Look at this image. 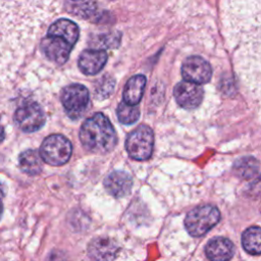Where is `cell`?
<instances>
[{
	"instance_id": "obj_1",
	"label": "cell",
	"mask_w": 261,
	"mask_h": 261,
	"mask_svg": "<svg viewBox=\"0 0 261 261\" xmlns=\"http://www.w3.org/2000/svg\"><path fill=\"white\" fill-rule=\"evenodd\" d=\"M80 140L88 151L96 154L110 152L117 142L115 129L103 113L86 119L80 129Z\"/></svg>"
},
{
	"instance_id": "obj_2",
	"label": "cell",
	"mask_w": 261,
	"mask_h": 261,
	"mask_svg": "<svg viewBox=\"0 0 261 261\" xmlns=\"http://www.w3.org/2000/svg\"><path fill=\"white\" fill-rule=\"evenodd\" d=\"M220 219L219 210L212 205L198 206L191 210L185 219V226L193 237H202Z\"/></svg>"
},
{
	"instance_id": "obj_3",
	"label": "cell",
	"mask_w": 261,
	"mask_h": 261,
	"mask_svg": "<svg viewBox=\"0 0 261 261\" xmlns=\"http://www.w3.org/2000/svg\"><path fill=\"white\" fill-rule=\"evenodd\" d=\"M154 147V134L151 127L141 124L129 133L125 140V150L130 158L144 161L151 157Z\"/></svg>"
},
{
	"instance_id": "obj_4",
	"label": "cell",
	"mask_w": 261,
	"mask_h": 261,
	"mask_svg": "<svg viewBox=\"0 0 261 261\" xmlns=\"http://www.w3.org/2000/svg\"><path fill=\"white\" fill-rule=\"evenodd\" d=\"M71 152V143L62 135L47 137L40 147V155L43 161L53 166L66 163L70 158Z\"/></svg>"
},
{
	"instance_id": "obj_5",
	"label": "cell",
	"mask_w": 261,
	"mask_h": 261,
	"mask_svg": "<svg viewBox=\"0 0 261 261\" xmlns=\"http://www.w3.org/2000/svg\"><path fill=\"white\" fill-rule=\"evenodd\" d=\"M89 91L81 84H71L65 87L61 93V102L67 114L73 118H80L89 104Z\"/></svg>"
},
{
	"instance_id": "obj_6",
	"label": "cell",
	"mask_w": 261,
	"mask_h": 261,
	"mask_svg": "<svg viewBox=\"0 0 261 261\" xmlns=\"http://www.w3.org/2000/svg\"><path fill=\"white\" fill-rule=\"evenodd\" d=\"M16 125L25 133H33L40 129L45 123V113L40 105L30 102L19 106L14 113Z\"/></svg>"
},
{
	"instance_id": "obj_7",
	"label": "cell",
	"mask_w": 261,
	"mask_h": 261,
	"mask_svg": "<svg viewBox=\"0 0 261 261\" xmlns=\"http://www.w3.org/2000/svg\"><path fill=\"white\" fill-rule=\"evenodd\" d=\"M181 75L186 82L197 85L206 84L211 80L212 68L210 63L204 58L190 56L182 62Z\"/></svg>"
},
{
	"instance_id": "obj_8",
	"label": "cell",
	"mask_w": 261,
	"mask_h": 261,
	"mask_svg": "<svg viewBox=\"0 0 261 261\" xmlns=\"http://www.w3.org/2000/svg\"><path fill=\"white\" fill-rule=\"evenodd\" d=\"M173 96L176 103L180 107L186 109H194L202 103L204 91L199 85L184 81L175 85Z\"/></svg>"
},
{
	"instance_id": "obj_9",
	"label": "cell",
	"mask_w": 261,
	"mask_h": 261,
	"mask_svg": "<svg viewBox=\"0 0 261 261\" xmlns=\"http://www.w3.org/2000/svg\"><path fill=\"white\" fill-rule=\"evenodd\" d=\"M72 47L66 40L57 36L47 35L41 42V48L45 55L57 64H63L67 61Z\"/></svg>"
},
{
	"instance_id": "obj_10",
	"label": "cell",
	"mask_w": 261,
	"mask_h": 261,
	"mask_svg": "<svg viewBox=\"0 0 261 261\" xmlns=\"http://www.w3.org/2000/svg\"><path fill=\"white\" fill-rule=\"evenodd\" d=\"M118 250L115 241L104 237L93 239L88 246V254L93 261H113Z\"/></svg>"
},
{
	"instance_id": "obj_11",
	"label": "cell",
	"mask_w": 261,
	"mask_h": 261,
	"mask_svg": "<svg viewBox=\"0 0 261 261\" xmlns=\"http://www.w3.org/2000/svg\"><path fill=\"white\" fill-rule=\"evenodd\" d=\"M108 55L102 49H88L84 50L79 57V67L82 72L88 75L96 74L102 70L107 62Z\"/></svg>"
},
{
	"instance_id": "obj_12",
	"label": "cell",
	"mask_w": 261,
	"mask_h": 261,
	"mask_svg": "<svg viewBox=\"0 0 261 261\" xmlns=\"http://www.w3.org/2000/svg\"><path fill=\"white\" fill-rule=\"evenodd\" d=\"M104 187L111 196L115 198H123L132 191L133 178L125 171L115 170L105 177Z\"/></svg>"
},
{
	"instance_id": "obj_13",
	"label": "cell",
	"mask_w": 261,
	"mask_h": 261,
	"mask_svg": "<svg viewBox=\"0 0 261 261\" xmlns=\"http://www.w3.org/2000/svg\"><path fill=\"white\" fill-rule=\"evenodd\" d=\"M205 253L210 261H228L233 256L234 247L228 239L217 237L208 242Z\"/></svg>"
},
{
	"instance_id": "obj_14",
	"label": "cell",
	"mask_w": 261,
	"mask_h": 261,
	"mask_svg": "<svg viewBox=\"0 0 261 261\" xmlns=\"http://www.w3.org/2000/svg\"><path fill=\"white\" fill-rule=\"evenodd\" d=\"M47 35L61 37L73 46L79 38V28L70 19L59 18L49 27Z\"/></svg>"
},
{
	"instance_id": "obj_15",
	"label": "cell",
	"mask_w": 261,
	"mask_h": 261,
	"mask_svg": "<svg viewBox=\"0 0 261 261\" xmlns=\"http://www.w3.org/2000/svg\"><path fill=\"white\" fill-rule=\"evenodd\" d=\"M146 86V77L143 74L132 76L125 84L123 90V101L129 105L136 106L142 99Z\"/></svg>"
},
{
	"instance_id": "obj_16",
	"label": "cell",
	"mask_w": 261,
	"mask_h": 261,
	"mask_svg": "<svg viewBox=\"0 0 261 261\" xmlns=\"http://www.w3.org/2000/svg\"><path fill=\"white\" fill-rule=\"evenodd\" d=\"M19 168L29 175H36L41 172L43 167V159L40 155V152L29 149L23 151L19 157Z\"/></svg>"
},
{
	"instance_id": "obj_17",
	"label": "cell",
	"mask_w": 261,
	"mask_h": 261,
	"mask_svg": "<svg viewBox=\"0 0 261 261\" xmlns=\"http://www.w3.org/2000/svg\"><path fill=\"white\" fill-rule=\"evenodd\" d=\"M259 170V162L252 156H245L238 159L233 164V171L240 178L250 179Z\"/></svg>"
},
{
	"instance_id": "obj_18",
	"label": "cell",
	"mask_w": 261,
	"mask_h": 261,
	"mask_svg": "<svg viewBox=\"0 0 261 261\" xmlns=\"http://www.w3.org/2000/svg\"><path fill=\"white\" fill-rule=\"evenodd\" d=\"M242 244L246 252L252 255L261 254V227L251 226L242 236Z\"/></svg>"
},
{
	"instance_id": "obj_19",
	"label": "cell",
	"mask_w": 261,
	"mask_h": 261,
	"mask_svg": "<svg viewBox=\"0 0 261 261\" xmlns=\"http://www.w3.org/2000/svg\"><path fill=\"white\" fill-rule=\"evenodd\" d=\"M140 117V110L137 106L129 105L124 101L120 102L117 107V118L123 124H133Z\"/></svg>"
},
{
	"instance_id": "obj_20",
	"label": "cell",
	"mask_w": 261,
	"mask_h": 261,
	"mask_svg": "<svg viewBox=\"0 0 261 261\" xmlns=\"http://www.w3.org/2000/svg\"><path fill=\"white\" fill-rule=\"evenodd\" d=\"M68 10L77 15H84V17H88V15L95 11V4L92 2H68Z\"/></svg>"
},
{
	"instance_id": "obj_21",
	"label": "cell",
	"mask_w": 261,
	"mask_h": 261,
	"mask_svg": "<svg viewBox=\"0 0 261 261\" xmlns=\"http://www.w3.org/2000/svg\"><path fill=\"white\" fill-rule=\"evenodd\" d=\"M3 139H4V128L0 122V143L3 141Z\"/></svg>"
},
{
	"instance_id": "obj_22",
	"label": "cell",
	"mask_w": 261,
	"mask_h": 261,
	"mask_svg": "<svg viewBox=\"0 0 261 261\" xmlns=\"http://www.w3.org/2000/svg\"><path fill=\"white\" fill-rule=\"evenodd\" d=\"M2 212H3V205H2V201L0 199V218L2 216Z\"/></svg>"
}]
</instances>
